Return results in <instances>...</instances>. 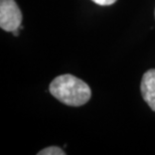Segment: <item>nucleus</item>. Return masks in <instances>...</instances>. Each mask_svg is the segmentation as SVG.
<instances>
[{"mask_svg":"<svg viewBox=\"0 0 155 155\" xmlns=\"http://www.w3.org/2000/svg\"><path fill=\"white\" fill-rule=\"evenodd\" d=\"M12 33H13V35H14L15 36H17L18 35H19V29H16V30H14V31L12 32Z\"/></svg>","mask_w":155,"mask_h":155,"instance_id":"423d86ee","label":"nucleus"},{"mask_svg":"<svg viewBox=\"0 0 155 155\" xmlns=\"http://www.w3.org/2000/svg\"><path fill=\"white\" fill-rule=\"evenodd\" d=\"M49 92L61 103L73 107L85 105L92 95L90 87L84 81L69 74L55 78L49 85Z\"/></svg>","mask_w":155,"mask_h":155,"instance_id":"f257e3e1","label":"nucleus"},{"mask_svg":"<svg viewBox=\"0 0 155 155\" xmlns=\"http://www.w3.org/2000/svg\"><path fill=\"white\" fill-rule=\"evenodd\" d=\"M22 14L14 0H0V26L3 30L13 32L19 29Z\"/></svg>","mask_w":155,"mask_h":155,"instance_id":"f03ea898","label":"nucleus"},{"mask_svg":"<svg viewBox=\"0 0 155 155\" xmlns=\"http://www.w3.org/2000/svg\"><path fill=\"white\" fill-rule=\"evenodd\" d=\"M141 94L146 102L155 112V70H149L143 75L141 81Z\"/></svg>","mask_w":155,"mask_h":155,"instance_id":"7ed1b4c3","label":"nucleus"},{"mask_svg":"<svg viewBox=\"0 0 155 155\" xmlns=\"http://www.w3.org/2000/svg\"><path fill=\"white\" fill-rule=\"evenodd\" d=\"M66 152L60 147L57 146H51L48 148H45L41 151H39L38 155H64Z\"/></svg>","mask_w":155,"mask_h":155,"instance_id":"20e7f679","label":"nucleus"},{"mask_svg":"<svg viewBox=\"0 0 155 155\" xmlns=\"http://www.w3.org/2000/svg\"><path fill=\"white\" fill-rule=\"evenodd\" d=\"M92 1L101 6H109V5L114 4L117 0H92Z\"/></svg>","mask_w":155,"mask_h":155,"instance_id":"39448f33","label":"nucleus"}]
</instances>
